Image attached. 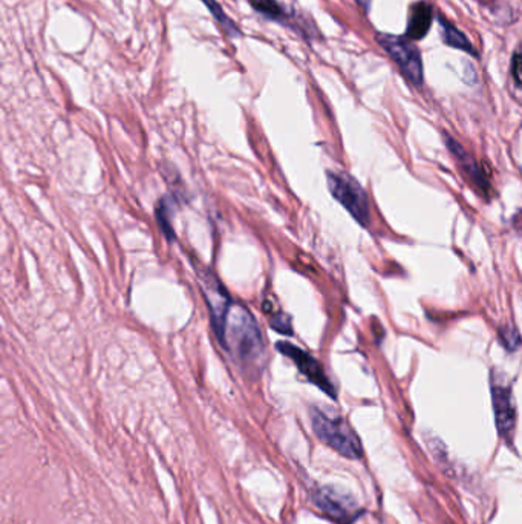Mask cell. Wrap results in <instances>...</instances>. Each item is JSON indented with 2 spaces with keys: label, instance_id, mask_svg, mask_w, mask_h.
Wrapping results in <instances>:
<instances>
[{
  "label": "cell",
  "instance_id": "9",
  "mask_svg": "<svg viewBox=\"0 0 522 524\" xmlns=\"http://www.w3.org/2000/svg\"><path fill=\"white\" fill-rule=\"evenodd\" d=\"M248 2L259 14L265 16L270 20H275V22L280 25L293 28L297 33H302L300 26H305V23L297 22L296 14L288 11V9L282 4H279L277 0H248Z\"/></svg>",
  "mask_w": 522,
  "mask_h": 524
},
{
  "label": "cell",
  "instance_id": "4",
  "mask_svg": "<svg viewBox=\"0 0 522 524\" xmlns=\"http://www.w3.org/2000/svg\"><path fill=\"white\" fill-rule=\"evenodd\" d=\"M377 42L393 57L410 83L415 86L423 85V62L417 46L409 42V38L380 33Z\"/></svg>",
  "mask_w": 522,
  "mask_h": 524
},
{
  "label": "cell",
  "instance_id": "3",
  "mask_svg": "<svg viewBox=\"0 0 522 524\" xmlns=\"http://www.w3.org/2000/svg\"><path fill=\"white\" fill-rule=\"evenodd\" d=\"M329 192L342 204L358 224L366 227L371 223L369 199L358 181L345 172H328Z\"/></svg>",
  "mask_w": 522,
  "mask_h": 524
},
{
  "label": "cell",
  "instance_id": "13",
  "mask_svg": "<svg viewBox=\"0 0 522 524\" xmlns=\"http://www.w3.org/2000/svg\"><path fill=\"white\" fill-rule=\"evenodd\" d=\"M498 332H499V340H501V344H503L507 350L513 351V350H516V348L519 347V344H521V337H519L518 331H516L513 327H510V325H507V327H501Z\"/></svg>",
  "mask_w": 522,
  "mask_h": 524
},
{
  "label": "cell",
  "instance_id": "11",
  "mask_svg": "<svg viewBox=\"0 0 522 524\" xmlns=\"http://www.w3.org/2000/svg\"><path fill=\"white\" fill-rule=\"evenodd\" d=\"M440 25H441V31H443V40L449 46L476 56V49L469 42V38L459 31V29H457L454 25H450L443 17H440Z\"/></svg>",
  "mask_w": 522,
  "mask_h": 524
},
{
  "label": "cell",
  "instance_id": "10",
  "mask_svg": "<svg viewBox=\"0 0 522 524\" xmlns=\"http://www.w3.org/2000/svg\"><path fill=\"white\" fill-rule=\"evenodd\" d=\"M432 6L426 2H417L409 9V23L406 29V36L410 40L423 38L432 25Z\"/></svg>",
  "mask_w": 522,
  "mask_h": 524
},
{
  "label": "cell",
  "instance_id": "6",
  "mask_svg": "<svg viewBox=\"0 0 522 524\" xmlns=\"http://www.w3.org/2000/svg\"><path fill=\"white\" fill-rule=\"evenodd\" d=\"M491 400H494L495 421L499 436L507 443H511L516 426V411L510 387L491 380Z\"/></svg>",
  "mask_w": 522,
  "mask_h": 524
},
{
  "label": "cell",
  "instance_id": "14",
  "mask_svg": "<svg viewBox=\"0 0 522 524\" xmlns=\"http://www.w3.org/2000/svg\"><path fill=\"white\" fill-rule=\"evenodd\" d=\"M511 70H513V77L516 80L518 86L522 88V53H516L513 56V63H511Z\"/></svg>",
  "mask_w": 522,
  "mask_h": 524
},
{
  "label": "cell",
  "instance_id": "12",
  "mask_svg": "<svg viewBox=\"0 0 522 524\" xmlns=\"http://www.w3.org/2000/svg\"><path fill=\"white\" fill-rule=\"evenodd\" d=\"M204 5L208 8V11L212 13V16L218 20V23L223 26L224 31L228 34V36H233V37H238L240 36V31L238 29V26L235 25L233 20H230L225 13L223 11V6H220L219 4H216L215 0H203Z\"/></svg>",
  "mask_w": 522,
  "mask_h": 524
},
{
  "label": "cell",
  "instance_id": "7",
  "mask_svg": "<svg viewBox=\"0 0 522 524\" xmlns=\"http://www.w3.org/2000/svg\"><path fill=\"white\" fill-rule=\"evenodd\" d=\"M314 501L317 508H320V510L340 523H348L354 517L353 503H349L348 498L328 488L317 491Z\"/></svg>",
  "mask_w": 522,
  "mask_h": 524
},
{
  "label": "cell",
  "instance_id": "5",
  "mask_svg": "<svg viewBox=\"0 0 522 524\" xmlns=\"http://www.w3.org/2000/svg\"><path fill=\"white\" fill-rule=\"evenodd\" d=\"M276 347H277V351H280L282 355H285L287 357H289L294 362V365L311 382V384H314L324 392H326L329 397L336 399L337 392H336L334 385L331 384V380L325 374L322 365H320L313 356L308 355L307 351L300 350L299 347L289 344V342H277Z\"/></svg>",
  "mask_w": 522,
  "mask_h": 524
},
{
  "label": "cell",
  "instance_id": "15",
  "mask_svg": "<svg viewBox=\"0 0 522 524\" xmlns=\"http://www.w3.org/2000/svg\"><path fill=\"white\" fill-rule=\"evenodd\" d=\"M356 2H357L360 6H363L365 9H369V6H371V0H356Z\"/></svg>",
  "mask_w": 522,
  "mask_h": 524
},
{
  "label": "cell",
  "instance_id": "2",
  "mask_svg": "<svg viewBox=\"0 0 522 524\" xmlns=\"http://www.w3.org/2000/svg\"><path fill=\"white\" fill-rule=\"evenodd\" d=\"M311 423H313L316 436L339 454L351 460H357L363 456V446H361L358 436L343 417L329 416L322 409L313 408Z\"/></svg>",
  "mask_w": 522,
  "mask_h": 524
},
{
  "label": "cell",
  "instance_id": "1",
  "mask_svg": "<svg viewBox=\"0 0 522 524\" xmlns=\"http://www.w3.org/2000/svg\"><path fill=\"white\" fill-rule=\"evenodd\" d=\"M218 337L220 344L232 351L236 360L245 365L256 364L262 356L264 345L260 330L250 311L244 307L232 304L224 322V328Z\"/></svg>",
  "mask_w": 522,
  "mask_h": 524
},
{
  "label": "cell",
  "instance_id": "8",
  "mask_svg": "<svg viewBox=\"0 0 522 524\" xmlns=\"http://www.w3.org/2000/svg\"><path fill=\"white\" fill-rule=\"evenodd\" d=\"M446 146L450 149V152L454 154V157L458 159V163L461 164V167L464 169V172L470 177V179L474 181V184L483 192L484 195H489L491 192V186L489 183L487 177L484 175L483 170L478 166L476 161L472 158L464 147L461 146L458 141H455L452 137L446 135Z\"/></svg>",
  "mask_w": 522,
  "mask_h": 524
}]
</instances>
